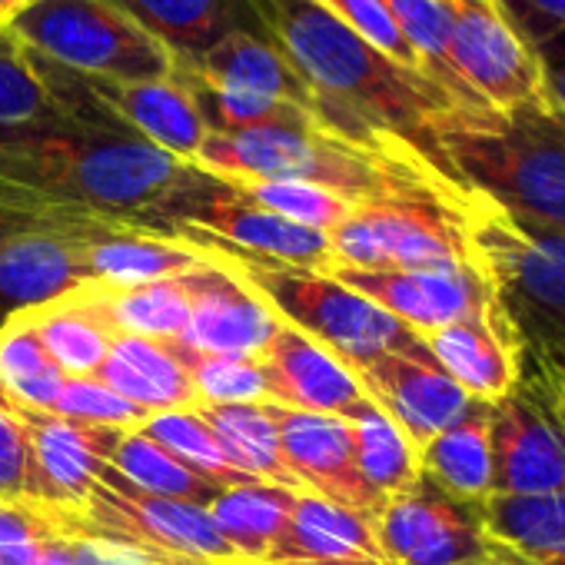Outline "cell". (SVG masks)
Listing matches in <instances>:
<instances>
[{
  "label": "cell",
  "mask_w": 565,
  "mask_h": 565,
  "mask_svg": "<svg viewBox=\"0 0 565 565\" xmlns=\"http://www.w3.org/2000/svg\"><path fill=\"white\" fill-rule=\"evenodd\" d=\"M459 213L472 266L486 279L519 370L565 360V233L525 220L466 186Z\"/></svg>",
  "instance_id": "7a4b0ae2"
},
{
  "label": "cell",
  "mask_w": 565,
  "mask_h": 565,
  "mask_svg": "<svg viewBox=\"0 0 565 565\" xmlns=\"http://www.w3.org/2000/svg\"><path fill=\"white\" fill-rule=\"evenodd\" d=\"M356 380L366 399L380 406L416 449L459 423L479 403L433 360L426 347L409 353H386L360 370Z\"/></svg>",
  "instance_id": "5bb4252c"
},
{
  "label": "cell",
  "mask_w": 565,
  "mask_h": 565,
  "mask_svg": "<svg viewBox=\"0 0 565 565\" xmlns=\"http://www.w3.org/2000/svg\"><path fill=\"white\" fill-rule=\"evenodd\" d=\"M297 495L300 492H294V489L253 482V486L223 489L206 505V512H210L216 532L223 535V542L236 552V558L263 565L266 555L273 552V545L279 542L282 529L290 522Z\"/></svg>",
  "instance_id": "f1b7e54d"
},
{
  "label": "cell",
  "mask_w": 565,
  "mask_h": 565,
  "mask_svg": "<svg viewBox=\"0 0 565 565\" xmlns=\"http://www.w3.org/2000/svg\"><path fill=\"white\" fill-rule=\"evenodd\" d=\"M61 117L64 114L47 94L31 51L8 28H0V127L51 124Z\"/></svg>",
  "instance_id": "74e56055"
},
{
  "label": "cell",
  "mask_w": 565,
  "mask_h": 565,
  "mask_svg": "<svg viewBox=\"0 0 565 565\" xmlns=\"http://www.w3.org/2000/svg\"><path fill=\"white\" fill-rule=\"evenodd\" d=\"M34 565H77V555H74V542L64 539V535H47L41 552H38V562Z\"/></svg>",
  "instance_id": "bcb514c9"
},
{
  "label": "cell",
  "mask_w": 565,
  "mask_h": 565,
  "mask_svg": "<svg viewBox=\"0 0 565 565\" xmlns=\"http://www.w3.org/2000/svg\"><path fill=\"white\" fill-rule=\"evenodd\" d=\"M143 436H150L157 446H163L170 456H177L180 462H186L190 469H196L200 476H206L210 482H216L220 489H236V486H253L259 479L243 476L239 469L230 466V459L223 456L213 429L203 423V416L196 409H170V413H153L143 426Z\"/></svg>",
  "instance_id": "e575fe53"
},
{
  "label": "cell",
  "mask_w": 565,
  "mask_h": 565,
  "mask_svg": "<svg viewBox=\"0 0 565 565\" xmlns=\"http://www.w3.org/2000/svg\"><path fill=\"white\" fill-rule=\"evenodd\" d=\"M459 4H489V0H459Z\"/></svg>",
  "instance_id": "f907efd6"
},
{
  "label": "cell",
  "mask_w": 565,
  "mask_h": 565,
  "mask_svg": "<svg viewBox=\"0 0 565 565\" xmlns=\"http://www.w3.org/2000/svg\"><path fill=\"white\" fill-rule=\"evenodd\" d=\"M449 64L469 100L492 114L545 107L535 51L492 11V4L452 0Z\"/></svg>",
  "instance_id": "8fae6325"
},
{
  "label": "cell",
  "mask_w": 565,
  "mask_h": 565,
  "mask_svg": "<svg viewBox=\"0 0 565 565\" xmlns=\"http://www.w3.org/2000/svg\"><path fill=\"white\" fill-rule=\"evenodd\" d=\"M51 525L28 502H0V565H34Z\"/></svg>",
  "instance_id": "60d3db41"
},
{
  "label": "cell",
  "mask_w": 565,
  "mask_h": 565,
  "mask_svg": "<svg viewBox=\"0 0 565 565\" xmlns=\"http://www.w3.org/2000/svg\"><path fill=\"white\" fill-rule=\"evenodd\" d=\"M71 542H74L77 565H143L134 552L107 542H94V539H71Z\"/></svg>",
  "instance_id": "f6af8a7d"
},
{
  "label": "cell",
  "mask_w": 565,
  "mask_h": 565,
  "mask_svg": "<svg viewBox=\"0 0 565 565\" xmlns=\"http://www.w3.org/2000/svg\"><path fill=\"white\" fill-rule=\"evenodd\" d=\"M84 310H90L110 337H147V340H180L190 323V294L183 276L143 282V287H87L71 294Z\"/></svg>",
  "instance_id": "d4e9b609"
},
{
  "label": "cell",
  "mask_w": 565,
  "mask_h": 565,
  "mask_svg": "<svg viewBox=\"0 0 565 565\" xmlns=\"http://www.w3.org/2000/svg\"><path fill=\"white\" fill-rule=\"evenodd\" d=\"M525 47H542L565 31V0H489Z\"/></svg>",
  "instance_id": "b9f144b4"
},
{
  "label": "cell",
  "mask_w": 565,
  "mask_h": 565,
  "mask_svg": "<svg viewBox=\"0 0 565 565\" xmlns=\"http://www.w3.org/2000/svg\"><path fill=\"white\" fill-rule=\"evenodd\" d=\"M193 167L220 180H303L353 203L406 190H452L462 183L426 160L370 153L320 124L259 127L226 137L206 134Z\"/></svg>",
  "instance_id": "3957f363"
},
{
  "label": "cell",
  "mask_w": 565,
  "mask_h": 565,
  "mask_svg": "<svg viewBox=\"0 0 565 565\" xmlns=\"http://www.w3.org/2000/svg\"><path fill=\"white\" fill-rule=\"evenodd\" d=\"M433 360L472 396L495 403L519 380V356L499 323L495 303L479 317L456 320L423 337Z\"/></svg>",
  "instance_id": "7402d4cb"
},
{
  "label": "cell",
  "mask_w": 565,
  "mask_h": 565,
  "mask_svg": "<svg viewBox=\"0 0 565 565\" xmlns=\"http://www.w3.org/2000/svg\"><path fill=\"white\" fill-rule=\"evenodd\" d=\"M186 97L193 100L206 134H246V130H259V127H297V124H317L307 110H300L297 104L287 100H273V97H256V94H243V90H230V87H216L200 81L190 71L173 67V77Z\"/></svg>",
  "instance_id": "d6a6232c"
},
{
  "label": "cell",
  "mask_w": 565,
  "mask_h": 565,
  "mask_svg": "<svg viewBox=\"0 0 565 565\" xmlns=\"http://www.w3.org/2000/svg\"><path fill=\"white\" fill-rule=\"evenodd\" d=\"M28 489V436L24 426L0 406V502H18Z\"/></svg>",
  "instance_id": "7bdbcfd3"
},
{
  "label": "cell",
  "mask_w": 565,
  "mask_h": 565,
  "mask_svg": "<svg viewBox=\"0 0 565 565\" xmlns=\"http://www.w3.org/2000/svg\"><path fill=\"white\" fill-rule=\"evenodd\" d=\"M8 31L38 57L107 81H170L173 57L107 0H38Z\"/></svg>",
  "instance_id": "ba28073f"
},
{
  "label": "cell",
  "mask_w": 565,
  "mask_h": 565,
  "mask_svg": "<svg viewBox=\"0 0 565 565\" xmlns=\"http://www.w3.org/2000/svg\"><path fill=\"white\" fill-rule=\"evenodd\" d=\"M353 446H356V466L370 492L376 495L380 509L386 499L406 492L413 482H419V449L406 439V433L373 403L360 406L350 419Z\"/></svg>",
  "instance_id": "f546056e"
},
{
  "label": "cell",
  "mask_w": 565,
  "mask_h": 565,
  "mask_svg": "<svg viewBox=\"0 0 565 565\" xmlns=\"http://www.w3.org/2000/svg\"><path fill=\"white\" fill-rule=\"evenodd\" d=\"M90 282L100 287H143V282L193 273L210 263V256L177 236H160L147 230H114L81 249Z\"/></svg>",
  "instance_id": "cb8c5ba5"
},
{
  "label": "cell",
  "mask_w": 565,
  "mask_h": 565,
  "mask_svg": "<svg viewBox=\"0 0 565 565\" xmlns=\"http://www.w3.org/2000/svg\"><path fill=\"white\" fill-rule=\"evenodd\" d=\"M249 4L266 38L317 90L323 130L370 153L426 160L456 177L439 153V130L466 107H459L433 77L380 54L320 0Z\"/></svg>",
  "instance_id": "6da1fadb"
},
{
  "label": "cell",
  "mask_w": 565,
  "mask_h": 565,
  "mask_svg": "<svg viewBox=\"0 0 565 565\" xmlns=\"http://www.w3.org/2000/svg\"><path fill=\"white\" fill-rule=\"evenodd\" d=\"M489 439L492 492H565V419L539 370H519L515 386L492 403Z\"/></svg>",
  "instance_id": "30bf717a"
},
{
  "label": "cell",
  "mask_w": 565,
  "mask_h": 565,
  "mask_svg": "<svg viewBox=\"0 0 565 565\" xmlns=\"http://www.w3.org/2000/svg\"><path fill=\"white\" fill-rule=\"evenodd\" d=\"M492 403H476L459 423L443 429L419 449L423 476L462 502H482L492 495V439H489Z\"/></svg>",
  "instance_id": "484cf974"
},
{
  "label": "cell",
  "mask_w": 565,
  "mask_h": 565,
  "mask_svg": "<svg viewBox=\"0 0 565 565\" xmlns=\"http://www.w3.org/2000/svg\"><path fill=\"white\" fill-rule=\"evenodd\" d=\"M54 413L90 426H110V429H140L150 419L140 406L127 403L94 376H67Z\"/></svg>",
  "instance_id": "f35d334b"
},
{
  "label": "cell",
  "mask_w": 565,
  "mask_h": 565,
  "mask_svg": "<svg viewBox=\"0 0 565 565\" xmlns=\"http://www.w3.org/2000/svg\"><path fill=\"white\" fill-rule=\"evenodd\" d=\"M84 243L61 233L0 236V323L87 287Z\"/></svg>",
  "instance_id": "d6986e66"
},
{
  "label": "cell",
  "mask_w": 565,
  "mask_h": 565,
  "mask_svg": "<svg viewBox=\"0 0 565 565\" xmlns=\"http://www.w3.org/2000/svg\"><path fill=\"white\" fill-rule=\"evenodd\" d=\"M54 535L94 539L134 552L143 565H220L236 552L216 532L203 505L147 495L120 479L110 466L77 505L31 502Z\"/></svg>",
  "instance_id": "8992f818"
},
{
  "label": "cell",
  "mask_w": 565,
  "mask_h": 565,
  "mask_svg": "<svg viewBox=\"0 0 565 565\" xmlns=\"http://www.w3.org/2000/svg\"><path fill=\"white\" fill-rule=\"evenodd\" d=\"M320 4L337 18L343 21L350 31H356L366 44H373L380 54H386L390 61L403 64V67H413L419 74H426L416 61V54L409 51L406 38L399 34L386 0H320Z\"/></svg>",
  "instance_id": "ab89813d"
},
{
  "label": "cell",
  "mask_w": 565,
  "mask_h": 565,
  "mask_svg": "<svg viewBox=\"0 0 565 565\" xmlns=\"http://www.w3.org/2000/svg\"><path fill=\"white\" fill-rule=\"evenodd\" d=\"M347 282L350 290L406 323L413 333L426 337L456 320L479 317L492 310L486 279L472 263L439 266V269H353L330 266L323 269Z\"/></svg>",
  "instance_id": "4fadbf2b"
},
{
  "label": "cell",
  "mask_w": 565,
  "mask_h": 565,
  "mask_svg": "<svg viewBox=\"0 0 565 565\" xmlns=\"http://www.w3.org/2000/svg\"><path fill=\"white\" fill-rule=\"evenodd\" d=\"M266 409L279 429L282 459H287L303 492L323 495L343 509H356L376 519L380 502L360 476L353 429L343 416L300 413L276 403H266Z\"/></svg>",
  "instance_id": "9a60e30c"
},
{
  "label": "cell",
  "mask_w": 565,
  "mask_h": 565,
  "mask_svg": "<svg viewBox=\"0 0 565 565\" xmlns=\"http://www.w3.org/2000/svg\"><path fill=\"white\" fill-rule=\"evenodd\" d=\"M535 61L542 77V100L558 120H565V31L535 47Z\"/></svg>",
  "instance_id": "ee69618b"
},
{
  "label": "cell",
  "mask_w": 565,
  "mask_h": 565,
  "mask_svg": "<svg viewBox=\"0 0 565 565\" xmlns=\"http://www.w3.org/2000/svg\"><path fill=\"white\" fill-rule=\"evenodd\" d=\"M542 376L548 380V390H552V396H555V406H558V413H562V419H565V360L555 363L552 370H542Z\"/></svg>",
  "instance_id": "7dc6e473"
},
{
  "label": "cell",
  "mask_w": 565,
  "mask_h": 565,
  "mask_svg": "<svg viewBox=\"0 0 565 565\" xmlns=\"http://www.w3.org/2000/svg\"><path fill=\"white\" fill-rule=\"evenodd\" d=\"M28 320L34 323L47 353L67 376H94L114 340L107 327L90 310H84L71 294L47 307L28 310Z\"/></svg>",
  "instance_id": "836d02e7"
},
{
  "label": "cell",
  "mask_w": 565,
  "mask_h": 565,
  "mask_svg": "<svg viewBox=\"0 0 565 565\" xmlns=\"http://www.w3.org/2000/svg\"><path fill=\"white\" fill-rule=\"evenodd\" d=\"M180 71H190L200 81L216 84V87L297 104L320 124L323 104H320L317 90L303 81V74L290 64V57L282 54L266 34L236 31V34L223 38L216 47H210L196 64L180 67Z\"/></svg>",
  "instance_id": "44dd1931"
},
{
  "label": "cell",
  "mask_w": 565,
  "mask_h": 565,
  "mask_svg": "<svg viewBox=\"0 0 565 565\" xmlns=\"http://www.w3.org/2000/svg\"><path fill=\"white\" fill-rule=\"evenodd\" d=\"M220 565H259V562H246V558H236V562H220Z\"/></svg>",
  "instance_id": "681fc988"
},
{
  "label": "cell",
  "mask_w": 565,
  "mask_h": 565,
  "mask_svg": "<svg viewBox=\"0 0 565 565\" xmlns=\"http://www.w3.org/2000/svg\"><path fill=\"white\" fill-rule=\"evenodd\" d=\"M150 34L177 67L196 64L236 31L266 34L249 0H107Z\"/></svg>",
  "instance_id": "ffe728a7"
},
{
  "label": "cell",
  "mask_w": 565,
  "mask_h": 565,
  "mask_svg": "<svg viewBox=\"0 0 565 565\" xmlns=\"http://www.w3.org/2000/svg\"><path fill=\"white\" fill-rule=\"evenodd\" d=\"M439 153L466 186L565 233V120L548 107L456 110L439 130Z\"/></svg>",
  "instance_id": "277c9868"
},
{
  "label": "cell",
  "mask_w": 565,
  "mask_h": 565,
  "mask_svg": "<svg viewBox=\"0 0 565 565\" xmlns=\"http://www.w3.org/2000/svg\"><path fill=\"white\" fill-rule=\"evenodd\" d=\"M167 350L190 373L200 406H246L266 403V380L259 360L246 356H213L183 347L180 340H163Z\"/></svg>",
  "instance_id": "8d00e7d4"
},
{
  "label": "cell",
  "mask_w": 565,
  "mask_h": 565,
  "mask_svg": "<svg viewBox=\"0 0 565 565\" xmlns=\"http://www.w3.org/2000/svg\"><path fill=\"white\" fill-rule=\"evenodd\" d=\"M233 186V193L259 210H269L290 223L320 230V233H333L350 213H353V200L317 186V183H303V180H226Z\"/></svg>",
  "instance_id": "d590c367"
},
{
  "label": "cell",
  "mask_w": 565,
  "mask_h": 565,
  "mask_svg": "<svg viewBox=\"0 0 565 565\" xmlns=\"http://www.w3.org/2000/svg\"><path fill=\"white\" fill-rule=\"evenodd\" d=\"M38 0H0V28H8L18 14H24Z\"/></svg>",
  "instance_id": "c3c4849f"
},
{
  "label": "cell",
  "mask_w": 565,
  "mask_h": 565,
  "mask_svg": "<svg viewBox=\"0 0 565 565\" xmlns=\"http://www.w3.org/2000/svg\"><path fill=\"white\" fill-rule=\"evenodd\" d=\"M94 380L110 386L127 403L140 406L147 416L200 406L190 373L180 366L163 340L114 337Z\"/></svg>",
  "instance_id": "603a6c76"
},
{
  "label": "cell",
  "mask_w": 565,
  "mask_h": 565,
  "mask_svg": "<svg viewBox=\"0 0 565 565\" xmlns=\"http://www.w3.org/2000/svg\"><path fill=\"white\" fill-rule=\"evenodd\" d=\"M183 287L190 294V323L180 343L190 350L256 360L282 327L246 282L213 256L206 266L183 273Z\"/></svg>",
  "instance_id": "2e32d148"
},
{
  "label": "cell",
  "mask_w": 565,
  "mask_h": 565,
  "mask_svg": "<svg viewBox=\"0 0 565 565\" xmlns=\"http://www.w3.org/2000/svg\"><path fill=\"white\" fill-rule=\"evenodd\" d=\"M173 236L210 253L216 263L236 273L282 323L323 343L353 373L366 370L386 353H409L426 347L419 333H413L406 323H399L396 317H390L386 310H380L323 269L259 259L230 243L190 230H180Z\"/></svg>",
  "instance_id": "5b68a950"
},
{
  "label": "cell",
  "mask_w": 565,
  "mask_h": 565,
  "mask_svg": "<svg viewBox=\"0 0 565 565\" xmlns=\"http://www.w3.org/2000/svg\"><path fill=\"white\" fill-rule=\"evenodd\" d=\"M107 466L120 479H127L134 489H140L147 495L173 499V502H190V505L206 509L223 492L216 482H210L206 476H200L196 469H190L186 462L170 456L163 446H157L140 429H127L120 436Z\"/></svg>",
  "instance_id": "4dcf8cb0"
},
{
  "label": "cell",
  "mask_w": 565,
  "mask_h": 565,
  "mask_svg": "<svg viewBox=\"0 0 565 565\" xmlns=\"http://www.w3.org/2000/svg\"><path fill=\"white\" fill-rule=\"evenodd\" d=\"M64 383L67 373L54 363L28 313L0 323V393L31 409L54 413Z\"/></svg>",
  "instance_id": "1f68e13d"
},
{
  "label": "cell",
  "mask_w": 565,
  "mask_h": 565,
  "mask_svg": "<svg viewBox=\"0 0 565 565\" xmlns=\"http://www.w3.org/2000/svg\"><path fill=\"white\" fill-rule=\"evenodd\" d=\"M373 525L393 565H522L489 535L479 502L452 499L426 476L386 499Z\"/></svg>",
  "instance_id": "9c48e42d"
},
{
  "label": "cell",
  "mask_w": 565,
  "mask_h": 565,
  "mask_svg": "<svg viewBox=\"0 0 565 565\" xmlns=\"http://www.w3.org/2000/svg\"><path fill=\"white\" fill-rule=\"evenodd\" d=\"M489 535L522 565H565V492L502 495L479 502Z\"/></svg>",
  "instance_id": "4316f807"
},
{
  "label": "cell",
  "mask_w": 565,
  "mask_h": 565,
  "mask_svg": "<svg viewBox=\"0 0 565 565\" xmlns=\"http://www.w3.org/2000/svg\"><path fill=\"white\" fill-rule=\"evenodd\" d=\"M203 423L213 429L223 456L233 469L243 476H253L266 486L303 492L297 476L282 459L279 429L266 409V403H246V406H193Z\"/></svg>",
  "instance_id": "83f0119b"
},
{
  "label": "cell",
  "mask_w": 565,
  "mask_h": 565,
  "mask_svg": "<svg viewBox=\"0 0 565 565\" xmlns=\"http://www.w3.org/2000/svg\"><path fill=\"white\" fill-rule=\"evenodd\" d=\"M4 406L28 436V489L24 499L38 505H77L97 486L100 469L127 429L90 426L57 413L31 409L0 393Z\"/></svg>",
  "instance_id": "7c38bea8"
},
{
  "label": "cell",
  "mask_w": 565,
  "mask_h": 565,
  "mask_svg": "<svg viewBox=\"0 0 565 565\" xmlns=\"http://www.w3.org/2000/svg\"><path fill=\"white\" fill-rule=\"evenodd\" d=\"M452 190H406L363 200L330 233V266L353 269H439L472 263L459 196Z\"/></svg>",
  "instance_id": "52a82bcc"
},
{
  "label": "cell",
  "mask_w": 565,
  "mask_h": 565,
  "mask_svg": "<svg viewBox=\"0 0 565 565\" xmlns=\"http://www.w3.org/2000/svg\"><path fill=\"white\" fill-rule=\"evenodd\" d=\"M256 360L266 380V403L343 419L370 403L356 373L337 353L287 323Z\"/></svg>",
  "instance_id": "e0dca14e"
},
{
  "label": "cell",
  "mask_w": 565,
  "mask_h": 565,
  "mask_svg": "<svg viewBox=\"0 0 565 565\" xmlns=\"http://www.w3.org/2000/svg\"><path fill=\"white\" fill-rule=\"evenodd\" d=\"M263 565H393L370 515L300 492L279 542Z\"/></svg>",
  "instance_id": "ac0fdd59"
}]
</instances>
